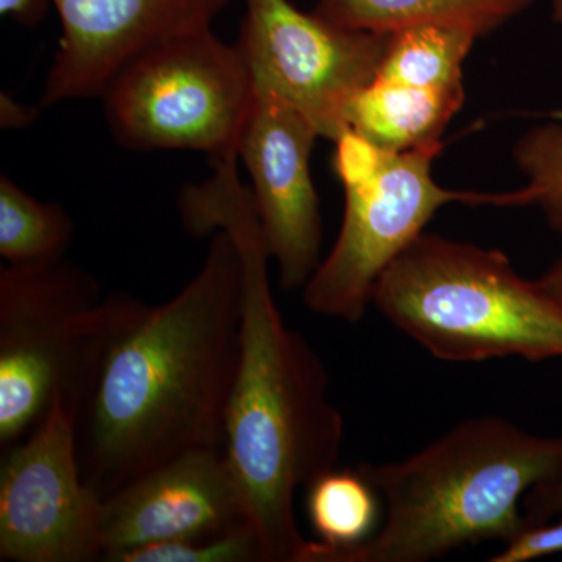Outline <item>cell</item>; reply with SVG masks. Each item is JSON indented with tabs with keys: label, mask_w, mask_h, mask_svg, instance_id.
Segmentation results:
<instances>
[{
	"label": "cell",
	"mask_w": 562,
	"mask_h": 562,
	"mask_svg": "<svg viewBox=\"0 0 562 562\" xmlns=\"http://www.w3.org/2000/svg\"><path fill=\"white\" fill-rule=\"evenodd\" d=\"M536 281L550 297L562 305V257Z\"/></svg>",
	"instance_id": "24"
},
{
	"label": "cell",
	"mask_w": 562,
	"mask_h": 562,
	"mask_svg": "<svg viewBox=\"0 0 562 562\" xmlns=\"http://www.w3.org/2000/svg\"><path fill=\"white\" fill-rule=\"evenodd\" d=\"M232 0H52L63 36L41 105L101 98L127 63L157 44L211 29Z\"/></svg>",
	"instance_id": "12"
},
{
	"label": "cell",
	"mask_w": 562,
	"mask_h": 562,
	"mask_svg": "<svg viewBox=\"0 0 562 562\" xmlns=\"http://www.w3.org/2000/svg\"><path fill=\"white\" fill-rule=\"evenodd\" d=\"M335 144V171L346 195L341 231L303 288L306 308L321 316L347 324L364 319L376 281L443 206L531 205L525 187L497 194L441 187L432 177V162L442 140L387 151L347 132Z\"/></svg>",
	"instance_id": "6"
},
{
	"label": "cell",
	"mask_w": 562,
	"mask_h": 562,
	"mask_svg": "<svg viewBox=\"0 0 562 562\" xmlns=\"http://www.w3.org/2000/svg\"><path fill=\"white\" fill-rule=\"evenodd\" d=\"M241 306V258L224 231L169 301L127 294L77 417L81 473L102 498L180 454L225 449Z\"/></svg>",
	"instance_id": "2"
},
{
	"label": "cell",
	"mask_w": 562,
	"mask_h": 562,
	"mask_svg": "<svg viewBox=\"0 0 562 562\" xmlns=\"http://www.w3.org/2000/svg\"><path fill=\"white\" fill-rule=\"evenodd\" d=\"M553 20L562 24V0H550Z\"/></svg>",
	"instance_id": "25"
},
{
	"label": "cell",
	"mask_w": 562,
	"mask_h": 562,
	"mask_svg": "<svg viewBox=\"0 0 562 562\" xmlns=\"http://www.w3.org/2000/svg\"><path fill=\"white\" fill-rule=\"evenodd\" d=\"M310 524L317 541L310 543L305 562H327L335 553L355 549L379 528L380 497L355 471L322 473L308 487Z\"/></svg>",
	"instance_id": "15"
},
{
	"label": "cell",
	"mask_w": 562,
	"mask_h": 562,
	"mask_svg": "<svg viewBox=\"0 0 562 562\" xmlns=\"http://www.w3.org/2000/svg\"><path fill=\"white\" fill-rule=\"evenodd\" d=\"M116 562H268L250 525L227 535L194 541L158 543L121 554Z\"/></svg>",
	"instance_id": "19"
},
{
	"label": "cell",
	"mask_w": 562,
	"mask_h": 562,
	"mask_svg": "<svg viewBox=\"0 0 562 562\" xmlns=\"http://www.w3.org/2000/svg\"><path fill=\"white\" fill-rule=\"evenodd\" d=\"M513 155L527 179L531 205L542 211L553 231L562 233V122H547L525 132Z\"/></svg>",
	"instance_id": "18"
},
{
	"label": "cell",
	"mask_w": 562,
	"mask_h": 562,
	"mask_svg": "<svg viewBox=\"0 0 562 562\" xmlns=\"http://www.w3.org/2000/svg\"><path fill=\"white\" fill-rule=\"evenodd\" d=\"M522 513L527 527L549 522L562 514V458L547 479L525 494Z\"/></svg>",
	"instance_id": "21"
},
{
	"label": "cell",
	"mask_w": 562,
	"mask_h": 562,
	"mask_svg": "<svg viewBox=\"0 0 562 562\" xmlns=\"http://www.w3.org/2000/svg\"><path fill=\"white\" fill-rule=\"evenodd\" d=\"M50 3L52 0H0V13L33 29L44 20Z\"/></svg>",
	"instance_id": "23"
},
{
	"label": "cell",
	"mask_w": 562,
	"mask_h": 562,
	"mask_svg": "<svg viewBox=\"0 0 562 562\" xmlns=\"http://www.w3.org/2000/svg\"><path fill=\"white\" fill-rule=\"evenodd\" d=\"M244 525H250L246 503L225 450H194L103 498L102 561L158 543L217 538Z\"/></svg>",
	"instance_id": "11"
},
{
	"label": "cell",
	"mask_w": 562,
	"mask_h": 562,
	"mask_svg": "<svg viewBox=\"0 0 562 562\" xmlns=\"http://www.w3.org/2000/svg\"><path fill=\"white\" fill-rule=\"evenodd\" d=\"M125 295L102 299L95 277L66 258L0 268L2 449L31 435L58 398L80 412Z\"/></svg>",
	"instance_id": "5"
},
{
	"label": "cell",
	"mask_w": 562,
	"mask_h": 562,
	"mask_svg": "<svg viewBox=\"0 0 562 562\" xmlns=\"http://www.w3.org/2000/svg\"><path fill=\"white\" fill-rule=\"evenodd\" d=\"M111 135L128 150H194L211 161L238 157L255 102L236 44L211 29L143 52L101 95Z\"/></svg>",
	"instance_id": "7"
},
{
	"label": "cell",
	"mask_w": 562,
	"mask_h": 562,
	"mask_svg": "<svg viewBox=\"0 0 562 562\" xmlns=\"http://www.w3.org/2000/svg\"><path fill=\"white\" fill-rule=\"evenodd\" d=\"M76 408L58 398L0 462V561L102 560L103 498L83 480Z\"/></svg>",
	"instance_id": "9"
},
{
	"label": "cell",
	"mask_w": 562,
	"mask_h": 562,
	"mask_svg": "<svg viewBox=\"0 0 562 562\" xmlns=\"http://www.w3.org/2000/svg\"><path fill=\"white\" fill-rule=\"evenodd\" d=\"M238 157L213 162V176L177 199L183 231H224L241 258L239 360L225 430V454L268 562H305L310 543L295 495L338 464L346 425L331 402L327 369L312 344L281 316L250 187Z\"/></svg>",
	"instance_id": "1"
},
{
	"label": "cell",
	"mask_w": 562,
	"mask_h": 562,
	"mask_svg": "<svg viewBox=\"0 0 562 562\" xmlns=\"http://www.w3.org/2000/svg\"><path fill=\"white\" fill-rule=\"evenodd\" d=\"M372 305L438 360L562 358V305L497 249L422 233L376 281Z\"/></svg>",
	"instance_id": "4"
},
{
	"label": "cell",
	"mask_w": 562,
	"mask_h": 562,
	"mask_svg": "<svg viewBox=\"0 0 562 562\" xmlns=\"http://www.w3.org/2000/svg\"><path fill=\"white\" fill-rule=\"evenodd\" d=\"M479 33L450 22H420L390 33L375 77L419 88L457 90Z\"/></svg>",
	"instance_id": "16"
},
{
	"label": "cell",
	"mask_w": 562,
	"mask_h": 562,
	"mask_svg": "<svg viewBox=\"0 0 562 562\" xmlns=\"http://www.w3.org/2000/svg\"><path fill=\"white\" fill-rule=\"evenodd\" d=\"M38 116L40 111L36 106L18 102L7 92L0 94V127L3 131H21V128L31 127Z\"/></svg>",
	"instance_id": "22"
},
{
	"label": "cell",
	"mask_w": 562,
	"mask_h": 562,
	"mask_svg": "<svg viewBox=\"0 0 562 562\" xmlns=\"http://www.w3.org/2000/svg\"><path fill=\"white\" fill-rule=\"evenodd\" d=\"M390 33L339 27L290 0H246L238 47L255 94L271 95L336 143L353 99L379 72Z\"/></svg>",
	"instance_id": "8"
},
{
	"label": "cell",
	"mask_w": 562,
	"mask_h": 562,
	"mask_svg": "<svg viewBox=\"0 0 562 562\" xmlns=\"http://www.w3.org/2000/svg\"><path fill=\"white\" fill-rule=\"evenodd\" d=\"M74 221L57 202H41L9 176L0 177V257L9 265L65 260Z\"/></svg>",
	"instance_id": "17"
},
{
	"label": "cell",
	"mask_w": 562,
	"mask_h": 562,
	"mask_svg": "<svg viewBox=\"0 0 562 562\" xmlns=\"http://www.w3.org/2000/svg\"><path fill=\"white\" fill-rule=\"evenodd\" d=\"M319 136L294 106L255 94L239 140L266 249L286 291L305 288L322 261L324 225L310 166Z\"/></svg>",
	"instance_id": "10"
},
{
	"label": "cell",
	"mask_w": 562,
	"mask_h": 562,
	"mask_svg": "<svg viewBox=\"0 0 562 562\" xmlns=\"http://www.w3.org/2000/svg\"><path fill=\"white\" fill-rule=\"evenodd\" d=\"M561 458V438L480 416L405 460L362 462L358 472L384 505L382 527L327 562H427L472 543L508 542L527 527L525 494Z\"/></svg>",
	"instance_id": "3"
},
{
	"label": "cell",
	"mask_w": 562,
	"mask_h": 562,
	"mask_svg": "<svg viewBox=\"0 0 562 562\" xmlns=\"http://www.w3.org/2000/svg\"><path fill=\"white\" fill-rule=\"evenodd\" d=\"M464 103V88L435 90L373 77L347 114L349 132L387 151L441 143Z\"/></svg>",
	"instance_id": "13"
},
{
	"label": "cell",
	"mask_w": 562,
	"mask_h": 562,
	"mask_svg": "<svg viewBox=\"0 0 562 562\" xmlns=\"http://www.w3.org/2000/svg\"><path fill=\"white\" fill-rule=\"evenodd\" d=\"M532 0H317L316 13L357 32L391 33L420 22H450L480 38L519 16Z\"/></svg>",
	"instance_id": "14"
},
{
	"label": "cell",
	"mask_w": 562,
	"mask_h": 562,
	"mask_svg": "<svg viewBox=\"0 0 562 562\" xmlns=\"http://www.w3.org/2000/svg\"><path fill=\"white\" fill-rule=\"evenodd\" d=\"M562 552V520L531 525L506 542L492 562H527Z\"/></svg>",
	"instance_id": "20"
}]
</instances>
